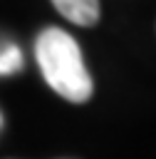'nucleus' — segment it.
Listing matches in <instances>:
<instances>
[{
	"label": "nucleus",
	"instance_id": "obj_1",
	"mask_svg": "<svg viewBox=\"0 0 156 159\" xmlns=\"http://www.w3.org/2000/svg\"><path fill=\"white\" fill-rule=\"evenodd\" d=\"M35 57L45 82L59 97L74 104H84L92 99L94 82L84 65L82 50L69 32L59 27H45L35 40Z\"/></svg>",
	"mask_w": 156,
	"mask_h": 159
},
{
	"label": "nucleus",
	"instance_id": "obj_4",
	"mask_svg": "<svg viewBox=\"0 0 156 159\" xmlns=\"http://www.w3.org/2000/svg\"><path fill=\"white\" fill-rule=\"evenodd\" d=\"M0 127H2V114H0Z\"/></svg>",
	"mask_w": 156,
	"mask_h": 159
},
{
	"label": "nucleus",
	"instance_id": "obj_2",
	"mask_svg": "<svg viewBox=\"0 0 156 159\" xmlns=\"http://www.w3.org/2000/svg\"><path fill=\"white\" fill-rule=\"evenodd\" d=\"M62 17L79 27H92L99 22V0H50Z\"/></svg>",
	"mask_w": 156,
	"mask_h": 159
},
{
	"label": "nucleus",
	"instance_id": "obj_3",
	"mask_svg": "<svg viewBox=\"0 0 156 159\" xmlns=\"http://www.w3.org/2000/svg\"><path fill=\"white\" fill-rule=\"evenodd\" d=\"M22 67V55L15 45H7L2 52H0V75H10V72H17Z\"/></svg>",
	"mask_w": 156,
	"mask_h": 159
}]
</instances>
